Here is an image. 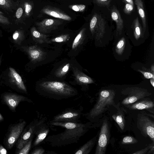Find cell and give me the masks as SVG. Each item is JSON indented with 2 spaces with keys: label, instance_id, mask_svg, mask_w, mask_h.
<instances>
[{
  "label": "cell",
  "instance_id": "d590c367",
  "mask_svg": "<svg viewBox=\"0 0 154 154\" xmlns=\"http://www.w3.org/2000/svg\"><path fill=\"white\" fill-rule=\"evenodd\" d=\"M133 6L128 3L126 2L123 11L125 14H129L133 11Z\"/></svg>",
  "mask_w": 154,
  "mask_h": 154
},
{
  "label": "cell",
  "instance_id": "b9f144b4",
  "mask_svg": "<svg viewBox=\"0 0 154 154\" xmlns=\"http://www.w3.org/2000/svg\"><path fill=\"white\" fill-rule=\"evenodd\" d=\"M23 9L21 8H18L16 11V17L18 18H20L22 16L23 13Z\"/></svg>",
  "mask_w": 154,
  "mask_h": 154
},
{
  "label": "cell",
  "instance_id": "f546056e",
  "mask_svg": "<svg viewBox=\"0 0 154 154\" xmlns=\"http://www.w3.org/2000/svg\"><path fill=\"white\" fill-rule=\"evenodd\" d=\"M125 44V39L123 37L118 42L116 47V52L118 54L121 55L123 53Z\"/></svg>",
  "mask_w": 154,
  "mask_h": 154
},
{
  "label": "cell",
  "instance_id": "74e56055",
  "mask_svg": "<svg viewBox=\"0 0 154 154\" xmlns=\"http://www.w3.org/2000/svg\"><path fill=\"white\" fill-rule=\"evenodd\" d=\"M150 146V143L145 148L141 149L140 150L136 151L133 154H146L148 151L149 150Z\"/></svg>",
  "mask_w": 154,
  "mask_h": 154
},
{
  "label": "cell",
  "instance_id": "e0dca14e",
  "mask_svg": "<svg viewBox=\"0 0 154 154\" xmlns=\"http://www.w3.org/2000/svg\"><path fill=\"white\" fill-rule=\"evenodd\" d=\"M110 13L112 19L116 23L117 34L121 35L124 26L123 21L122 18L121 14L114 5L111 8Z\"/></svg>",
  "mask_w": 154,
  "mask_h": 154
},
{
  "label": "cell",
  "instance_id": "8992f818",
  "mask_svg": "<svg viewBox=\"0 0 154 154\" xmlns=\"http://www.w3.org/2000/svg\"><path fill=\"white\" fill-rule=\"evenodd\" d=\"M110 136L109 125L107 121L105 119L100 128L95 154H105Z\"/></svg>",
  "mask_w": 154,
  "mask_h": 154
},
{
  "label": "cell",
  "instance_id": "f907efd6",
  "mask_svg": "<svg viewBox=\"0 0 154 154\" xmlns=\"http://www.w3.org/2000/svg\"><path fill=\"white\" fill-rule=\"evenodd\" d=\"M0 14H3V13L0 11Z\"/></svg>",
  "mask_w": 154,
  "mask_h": 154
},
{
  "label": "cell",
  "instance_id": "cb8c5ba5",
  "mask_svg": "<svg viewBox=\"0 0 154 154\" xmlns=\"http://www.w3.org/2000/svg\"><path fill=\"white\" fill-rule=\"evenodd\" d=\"M132 26L133 30L134 37L136 40H138L143 36L141 26L137 17L133 20Z\"/></svg>",
  "mask_w": 154,
  "mask_h": 154
},
{
  "label": "cell",
  "instance_id": "484cf974",
  "mask_svg": "<svg viewBox=\"0 0 154 154\" xmlns=\"http://www.w3.org/2000/svg\"><path fill=\"white\" fill-rule=\"evenodd\" d=\"M17 5L16 3L12 0H0V8L4 10L11 11Z\"/></svg>",
  "mask_w": 154,
  "mask_h": 154
},
{
  "label": "cell",
  "instance_id": "e575fe53",
  "mask_svg": "<svg viewBox=\"0 0 154 154\" xmlns=\"http://www.w3.org/2000/svg\"><path fill=\"white\" fill-rule=\"evenodd\" d=\"M111 0H94V2L100 7H108L110 5Z\"/></svg>",
  "mask_w": 154,
  "mask_h": 154
},
{
  "label": "cell",
  "instance_id": "603a6c76",
  "mask_svg": "<svg viewBox=\"0 0 154 154\" xmlns=\"http://www.w3.org/2000/svg\"><path fill=\"white\" fill-rule=\"evenodd\" d=\"M135 3L137 6L138 13L142 21L143 32L144 33L146 27V22L143 3L142 0H135Z\"/></svg>",
  "mask_w": 154,
  "mask_h": 154
},
{
  "label": "cell",
  "instance_id": "7c38bea8",
  "mask_svg": "<svg viewBox=\"0 0 154 154\" xmlns=\"http://www.w3.org/2000/svg\"><path fill=\"white\" fill-rule=\"evenodd\" d=\"M23 49L32 62L41 61L46 58V53L37 45L23 47Z\"/></svg>",
  "mask_w": 154,
  "mask_h": 154
},
{
  "label": "cell",
  "instance_id": "d4e9b609",
  "mask_svg": "<svg viewBox=\"0 0 154 154\" xmlns=\"http://www.w3.org/2000/svg\"><path fill=\"white\" fill-rule=\"evenodd\" d=\"M85 30V28L82 29L74 39L72 45L73 50L77 48L82 43L84 38Z\"/></svg>",
  "mask_w": 154,
  "mask_h": 154
},
{
  "label": "cell",
  "instance_id": "4316f807",
  "mask_svg": "<svg viewBox=\"0 0 154 154\" xmlns=\"http://www.w3.org/2000/svg\"><path fill=\"white\" fill-rule=\"evenodd\" d=\"M69 67L70 64L69 63L63 65L55 71V75L57 77L59 78L63 76L69 71Z\"/></svg>",
  "mask_w": 154,
  "mask_h": 154
},
{
  "label": "cell",
  "instance_id": "d6a6232c",
  "mask_svg": "<svg viewBox=\"0 0 154 154\" xmlns=\"http://www.w3.org/2000/svg\"><path fill=\"white\" fill-rule=\"evenodd\" d=\"M138 142V140L133 137L127 136L123 138L121 143L122 144H129L136 143Z\"/></svg>",
  "mask_w": 154,
  "mask_h": 154
},
{
  "label": "cell",
  "instance_id": "ba28073f",
  "mask_svg": "<svg viewBox=\"0 0 154 154\" xmlns=\"http://www.w3.org/2000/svg\"><path fill=\"white\" fill-rule=\"evenodd\" d=\"M25 121L20 122L12 125L9 128L5 139L7 148H12L19 139L26 125Z\"/></svg>",
  "mask_w": 154,
  "mask_h": 154
},
{
  "label": "cell",
  "instance_id": "9a60e30c",
  "mask_svg": "<svg viewBox=\"0 0 154 154\" xmlns=\"http://www.w3.org/2000/svg\"><path fill=\"white\" fill-rule=\"evenodd\" d=\"M49 131V127L45 122L42 123L35 132L36 138L33 143L32 147H36L39 145L46 138Z\"/></svg>",
  "mask_w": 154,
  "mask_h": 154
},
{
  "label": "cell",
  "instance_id": "f6af8a7d",
  "mask_svg": "<svg viewBox=\"0 0 154 154\" xmlns=\"http://www.w3.org/2000/svg\"><path fill=\"white\" fill-rule=\"evenodd\" d=\"M125 1V2L128 3L133 6H134V4L133 0H124Z\"/></svg>",
  "mask_w": 154,
  "mask_h": 154
},
{
  "label": "cell",
  "instance_id": "52a82bcc",
  "mask_svg": "<svg viewBox=\"0 0 154 154\" xmlns=\"http://www.w3.org/2000/svg\"><path fill=\"white\" fill-rule=\"evenodd\" d=\"M106 22L101 16L95 13L90 24V29L96 40L98 41L103 37L105 32Z\"/></svg>",
  "mask_w": 154,
  "mask_h": 154
},
{
  "label": "cell",
  "instance_id": "8d00e7d4",
  "mask_svg": "<svg viewBox=\"0 0 154 154\" xmlns=\"http://www.w3.org/2000/svg\"><path fill=\"white\" fill-rule=\"evenodd\" d=\"M138 71L140 72L146 79H154V74L152 73L144 71L140 69L138 70Z\"/></svg>",
  "mask_w": 154,
  "mask_h": 154
},
{
  "label": "cell",
  "instance_id": "2e32d148",
  "mask_svg": "<svg viewBox=\"0 0 154 154\" xmlns=\"http://www.w3.org/2000/svg\"><path fill=\"white\" fill-rule=\"evenodd\" d=\"M9 81L20 90L26 92L27 90L22 78L15 69L12 67L9 68L8 73Z\"/></svg>",
  "mask_w": 154,
  "mask_h": 154
},
{
  "label": "cell",
  "instance_id": "44dd1931",
  "mask_svg": "<svg viewBox=\"0 0 154 154\" xmlns=\"http://www.w3.org/2000/svg\"><path fill=\"white\" fill-rule=\"evenodd\" d=\"M97 136L89 140L75 153V154H88L94 146L97 140Z\"/></svg>",
  "mask_w": 154,
  "mask_h": 154
},
{
  "label": "cell",
  "instance_id": "8fae6325",
  "mask_svg": "<svg viewBox=\"0 0 154 154\" xmlns=\"http://www.w3.org/2000/svg\"><path fill=\"white\" fill-rule=\"evenodd\" d=\"M2 99L5 103L11 109L14 111L21 102H32L30 100L24 96L10 93L4 94Z\"/></svg>",
  "mask_w": 154,
  "mask_h": 154
},
{
  "label": "cell",
  "instance_id": "5bb4252c",
  "mask_svg": "<svg viewBox=\"0 0 154 154\" xmlns=\"http://www.w3.org/2000/svg\"><path fill=\"white\" fill-rule=\"evenodd\" d=\"M129 109L132 110H146L154 113V104L152 101L147 99L140 100L134 103L126 105Z\"/></svg>",
  "mask_w": 154,
  "mask_h": 154
},
{
  "label": "cell",
  "instance_id": "5b68a950",
  "mask_svg": "<svg viewBox=\"0 0 154 154\" xmlns=\"http://www.w3.org/2000/svg\"><path fill=\"white\" fill-rule=\"evenodd\" d=\"M45 121V118L39 120L35 119L24 129L16 143L17 149L18 150L21 149L29 140L33 138L38 126Z\"/></svg>",
  "mask_w": 154,
  "mask_h": 154
},
{
  "label": "cell",
  "instance_id": "7a4b0ae2",
  "mask_svg": "<svg viewBox=\"0 0 154 154\" xmlns=\"http://www.w3.org/2000/svg\"><path fill=\"white\" fill-rule=\"evenodd\" d=\"M86 124L73 129H66L61 133L48 136L45 140L52 146H61L78 142L80 138L88 131Z\"/></svg>",
  "mask_w": 154,
  "mask_h": 154
},
{
  "label": "cell",
  "instance_id": "ee69618b",
  "mask_svg": "<svg viewBox=\"0 0 154 154\" xmlns=\"http://www.w3.org/2000/svg\"><path fill=\"white\" fill-rule=\"evenodd\" d=\"M7 151L2 145H0V154H6Z\"/></svg>",
  "mask_w": 154,
  "mask_h": 154
},
{
  "label": "cell",
  "instance_id": "4fadbf2b",
  "mask_svg": "<svg viewBox=\"0 0 154 154\" xmlns=\"http://www.w3.org/2000/svg\"><path fill=\"white\" fill-rule=\"evenodd\" d=\"M62 21L59 20L47 19L42 21L36 23L38 30L40 32L46 34L55 30L62 23Z\"/></svg>",
  "mask_w": 154,
  "mask_h": 154
},
{
  "label": "cell",
  "instance_id": "4dcf8cb0",
  "mask_svg": "<svg viewBox=\"0 0 154 154\" xmlns=\"http://www.w3.org/2000/svg\"><path fill=\"white\" fill-rule=\"evenodd\" d=\"M70 38L68 34H65L59 36L49 40L48 43L52 42H63L67 41Z\"/></svg>",
  "mask_w": 154,
  "mask_h": 154
},
{
  "label": "cell",
  "instance_id": "7dc6e473",
  "mask_svg": "<svg viewBox=\"0 0 154 154\" xmlns=\"http://www.w3.org/2000/svg\"><path fill=\"white\" fill-rule=\"evenodd\" d=\"M151 71L152 72V73L154 74V66L153 65H152L151 67Z\"/></svg>",
  "mask_w": 154,
  "mask_h": 154
},
{
  "label": "cell",
  "instance_id": "60d3db41",
  "mask_svg": "<svg viewBox=\"0 0 154 154\" xmlns=\"http://www.w3.org/2000/svg\"><path fill=\"white\" fill-rule=\"evenodd\" d=\"M45 152V150L42 148H38L34 150L31 153L32 154H43Z\"/></svg>",
  "mask_w": 154,
  "mask_h": 154
},
{
  "label": "cell",
  "instance_id": "1f68e13d",
  "mask_svg": "<svg viewBox=\"0 0 154 154\" xmlns=\"http://www.w3.org/2000/svg\"><path fill=\"white\" fill-rule=\"evenodd\" d=\"M32 138L21 149H18L17 153L18 154H27L31 147Z\"/></svg>",
  "mask_w": 154,
  "mask_h": 154
},
{
  "label": "cell",
  "instance_id": "9c48e42d",
  "mask_svg": "<svg viewBox=\"0 0 154 154\" xmlns=\"http://www.w3.org/2000/svg\"><path fill=\"white\" fill-rule=\"evenodd\" d=\"M137 119V127L142 134L154 142V122L148 117L141 114L138 115Z\"/></svg>",
  "mask_w": 154,
  "mask_h": 154
},
{
  "label": "cell",
  "instance_id": "836d02e7",
  "mask_svg": "<svg viewBox=\"0 0 154 154\" xmlns=\"http://www.w3.org/2000/svg\"><path fill=\"white\" fill-rule=\"evenodd\" d=\"M69 8L76 12H83L85 10L86 6L84 5H70Z\"/></svg>",
  "mask_w": 154,
  "mask_h": 154
},
{
  "label": "cell",
  "instance_id": "f1b7e54d",
  "mask_svg": "<svg viewBox=\"0 0 154 154\" xmlns=\"http://www.w3.org/2000/svg\"><path fill=\"white\" fill-rule=\"evenodd\" d=\"M112 117L121 129L123 130L125 126V122L123 116L121 114L117 113L113 115Z\"/></svg>",
  "mask_w": 154,
  "mask_h": 154
},
{
  "label": "cell",
  "instance_id": "83f0119b",
  "mask_svg": "<svg viewBox=\"0 0 154 154\" xmlns=\"http://www.w3.org/2000/svg\"><path fill=\"white\" fill-rule=\"evenodd\" d=\"M12 38L15 43L20 45L24 38L23 32L20 30L16 31L13 35Z\"/></svg>",
  "mask_w": 154,
  "mask_h": 154
},
{
  "label": "cell",
  "instance_id": "30bf717a",
  "mask_svg": "<svg viewBox=\"0 0 154 154\" xmlns=\"http://www.w3.org/2000/svg\"><path fill=\"white\" fill-rule=\"evenodd\" d=\"M81 112L79 110L69 109L65 110L54 116L53 122H78Z\"/></svg>",
  "mask_w": 154,
  "mask_h": 154
},
{
  "label": "cell",
  "instance_id": "6da1fadb",
  "mask_svg": "<svg viewBox=\"0 0 154 154\" xmlns=\"http://www.w3.org/2000/svg\"><path fill=\"white\" fill-rule=\"evenodd\" d=\"M39 86L43 92L42 95L54 99H68L78 94L74 88L64 82L45 81L41 83Z\"/></svg>",
  "mask_w": 154,
  "mask_h": 154
},
{
  "label": "cell",
  "instance_id": "7402d4cb",
  "mask_svg": "<svg viewBox=\"0 0 154 154\" xmlns=\"http://www.w3.org/2000/svg\"><path fill=\"white\" fill-rule=\"evenodd\" d=\"M50 125L52 126H59L66 129H73L85 125L86 124L79 122H49Z\"/></svg>",
  "mask_w": 154,
  "mask_h": 154
},
{
  "label": "cell",
  "instance_id": "c3c4849f",
  "mask_svg": "<svg viewBox=\"0 0 154 154\" xmlns=\"http://www.w3.org/2000/svg\"><path fill=\"white\" fill-rule=\"evenodd\" d=\"M3 117L0 113V121H3Z\"/></svg>",
  "mask_w": 154,
  "mask_h": 154
},
{
  "label": "cell",
  "instance_id": "ab89813d",
  "mask_svg": "<svg viewBox=\"0 0 154 154\" xmlns=\"http://www.w3.org/2000/svg\"><path fill=\"white\" fill-rule=\"evenodd\" d=\"M25 8V12L26 14H29L32 9V6L28 3H26L24 5Z\"/></svg>",
  "mask_w": 154,
  "mask_h": 154
},
{
  "label": "cell",
  "instance_id": "681fc988",
  "mask_svg": "<svg viewBox=\"0 0 154 154\" xmlns=\"http://www.w3.org/2000/svg\"><path fill=\"white\" fill-rule=\"evenodd\" d=\"M2 57L1 56L0 57V65L1 63V62H2Z\"/></svg>",
  "mask_w": 154,
  "mask_h": 154
},
{
  "label": "cell",
  "instance_id": "f35d334b",
  "mask_svg": "<svg viewBox=\"0 0 154 154\" xmlns=\"http://www.w3.org/2000/svg\"><path fill=\"white\" fill-rule=\"evenodd\" d=\"M0 23L4 24H9L10 22L8 18L0 14Z\"/></svg>",
  "mask_w": 154,
  "mask_h": 154
},
{
  "label": "cell",
  "instance_id": "7bdbcfd3",
  "mask_svg": "<svg viewBox=\"0 0 154 154\" xmlns=\"http://www.w3.org/2000/svg\"><path fill=\"white\" fill-rule=\"evenodd\" d=\"M147 154H154V142H152V143H150V148L147 152Z\"/></svg>",
  "mask_w": 154,
  "mask_h": 154
},
{
  "label": "cell",
  "instance_id": "d6986e66",
  "mask_svg": "<svg viewBox=\"0 0 154 154\" xmlns=\"http://www.w3.org/2000/svg\"><path fill=\"white\" fill-rule=\"evenodd\" d=\"M42 11L45 14L56 18L67 21H70L72 19L69 15L51 7H45L42 10Z\"/></svg>",
  "mask_w": 154,
  "mask_h": 154
},
{
  "label": "cell",
  "instance_id": "ac0fdd59",
  "mask_svg": "<svg viewBox=\"0 0 154 154\" xmlns=\"http://www.w3.org/2000/svg\"><path fill=\"white\" fill-rule=\"evenodd\" d=\"M73 76L77 82L80 85H87L94 83L93 79L79 70L77 68L72 67Z\"/></svg>",
  "mask_w": 154,
  "mask_h": 154
},
{
  "label": "cell",
  "instance_id": "bcb514c9",
  "mask_svg": "<svg viewBox=\"0 0 154 154\" xmlns=\"http://www.w3.org/2000/svg\"><path fill=\"white\" fill-rule=\"evenodd\" d=\"M150 82L152 85L153 87H154V79H151L150 80Z\"/></svg>",
  "mask_w": 154,
  "mask_h": 154
},
{
  "label": "cell",
  "instance_id": "277c9868",
  "mask_svg": "<svg viewBox=\"0 0 154 154\" xmlns=\"http://www.w3.org/2000/svg\"><path fill=\"white\" fill-rule=\"evenodd\" d=\"M122 93L126 96L121 103L122 105H125L134 103L151 95L147 90L138 87L128 88Z\"/></svg>",
  "mask_w": 154,
  "mask_h": 154
},
{
  "label": "cell",
  "instance_id": "3957f363",
  "mask_svg": "<svg viewBox=\"0 0 154 154\" xmlns=\"http://www.w3.org/2000/svg\"><path fill=\"white\" fill-rule=\"evenodd\" d=\"M116 92L113 90H104L99 94L97 101L88 113V117L94 118L104 112L109 107L115 104Z\"/></svg>",
  "mask_w": 154,
  "mask_h": 154
},
{
  "label": "cell",
  "instance_id": "ffe728a7",
  "mask_svg": "<svg viewBox=\"0 0 154 154\" xmlns=\"http://www.w3.org/2000/svg\"><path fill=\"white\" fill-rule=\"evenodd\" d=\"M30 30L32 38L35 42L39 44L48 43V35L40 32L35 27H32Z\"/></svg>",
  "mask_w": 154,
  "mask_h": 154
}]
</instances>
